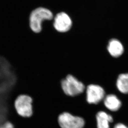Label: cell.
I'll list each match as a JSON object with an SVG mask.
<instances>
[{"mask_svg":"<svg viewBox=\"0 0 128 128\" xmlns=\"http://www.w3.org/2000/svg\"><path fill=\"white\" fill-rule=\"evenodd\" d=\"M33 99L27 94H21L17 96L14 102L16 112L23 118H29L33 114Z\"/></svg>","mask_w":128,"mask_h":128,"instance_id":"7a4b0ae2","label":"cell"},{"mask_svg":"<svg viewBox=\"0 0 128 128\" xmlns=\"http://www.w3.org/2000/svg\"><path fill=\"white\" fill-rule=\"evenodd\" d=\"M0 128H15V126L11 122L8 121L1 125Z\"/></svg>","mask_w":128,"mask_h":128,"instance_id":"8fae6325","label":"cell"},{"mask_svg":"<svg viewBox=\"0 0 128 128\" xmlns=\"http://www.w3.org/2000/svg\"><path fill=\"white\" fill-rule=\"evenodd\" d=\"M114 128H128V127L123 124L118 123L115 125Z\"/></svg>","mask_w":128,"mask_h":128,"instance_id":"7c38bea8","label":"cell"},{"mask_svg":"<svg viewBox=\"0 0 128 128\" xmlns=\"http://www.w3.org/2000/svg\"><path fill=\"white\" fill-rule=\"evenodd\" d=\"M61 87L65 94L73 97L82 93L85 89L84 84L71 75H68L62 80Z\"/></svg>","mask_w":128,"mask_h":128,"instance_id":"3957f363","label":"cell"},{"mask_svg":"<svg viewBox=\"0 0 128 128\" xmlns=\"http://www.w3.org/2000/svg\"><path fill=\"white\" fill-rule=\"evenodd\" d=\"M58 122L61 128H83L85 122L82 117L68 112H63L58 117Z\"/></svg>","mask_w":128,"mask_h":128,"instance_id":"277c9868","label":"cell"},{"mask_svg":"<svg viewBox=\"0 0 128 128\" xmlns=\"http://www.w3.org/2000/svg\"><path fill=\"white\" fill-rule=\"evenodd\" d=\"M53 18L52 12L45 8L39 7L33 10L30 16V26L34 32L39 33L42 29L43 21L50 20Z\"/></svg>","mask_w":128,"mask_h":128,"instance_id":"6da1fadb","label":"cell"},{"mask_svg":"<svg viewBox=\"0 0 128 128\" xmlns=\"http://www.w3.org/2000/svg\"><path fill=\"white\" fill-rule=\"evenodd\" d=\"M96 120L97 128H110L109 124L113 121L112 116L104 111L97 113Z\"/></svg>","mask_w":128,"mask_h":128,"instance_id":"9c48e42d","label":"cell"},{"mask_svg":"<svg viewBox=\"0 0 128 128\" xmlns=\"http://www.w3.org/2000/svg\"><path fill=\"white\" fill-rule=\"evenodd\" d=\"M104 104L105 106L111 111H116L121 106V101L114 94L107 95L104 97Z\"/></svg>","mask_w":128,"mask_h":128,"instance_id":"ba28073f","label":"cell"},{"mask_svg":"<svg viewBox=\"0 0 128 128\" xmlns=\"http://www.w3.org/2000/svg\"><path fill=\"white\" fill-rule=\"evenodd\" d=\"M105 92L100 86L94 84L89 85L86 89V99L90 104H97L104 99Z\"/></svg>","mask_w":128,"mask_h":128,"instance_id":"5b68a950","label":"cell"},{"mask_svg":"<svg viewBox=\"0 0 128 128\" xmlns=\"http://www.w3.org/2000/svg\"><path fill=\"white\" fill-rule=\"evenodd\" d=\"M116 85L121 92L128 94V73H123L118 75Z\"/></svg>","mask_w":128,"mask_h":128,"instance_id":"30bf717a","label":"cell"},{"mask_svg":"<svg viewBox=\"0 0 128 128\" xmlns=\"http://www.w3.org/2000/svg\"><path fill=\"white\" fill-rule=\"evenodd\" d=\"M107 50L111 57L118 58L121 57L124 53V46L121 40L114 38L108 42Z\"/></svg>","mask_w":128,"mask_h":128,"instance_id":"52a82bcc","label":"cell"},{"mask_svg":"<svg viewBox=\"0 0 128 128\" xmlns=\"http://www.w3.org/2000/svg\"><path fill=\"white\" fill-rule=\"evenodd\" d=\"M73 22L70 17L65 12L57 14L54 18L53 26L56 30L61 33L66 32L70 30Z\"/></svg>","mask_w":128,"mask_h":128,"instance_id":"8992f818","label":"cell"}]
</instances>
